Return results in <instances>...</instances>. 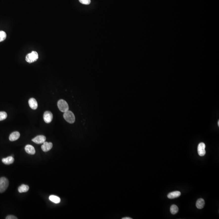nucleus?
Here are the masks:
<instances>
[{"mask_svg": "<svg viewBox=\"0 0 219 219\" xmlns=\"http://www.w3.org/2000/svg\"><path fill=\"white\" fill-rule=\"evenodd\" d=\"M29 187L28 185H21L18 188V190L19 193L26 192L29 190Z\"/></svg>", "mask_w": 219, "mask_h": 219, "instance_id": "obj_15", "label": "nucleus"}, {"mask_svg": "<svg viewBox=\"0 0 219 219\" xmlns=\"http://www.w3.org/2000/svg\"><path fill=\"white\" fill-rule=\"evenodd\" d=\"M29 103L31 108L33 110L37 109L38 107V103L36 99L33 98L30 99L29 101Z\"/></svg>", "mask_w": 219, "mask_h": 219, "instance_id": "obj_9", "label": "nucleus"}, {"mask_svg": "<svg viewBox=\"0 0 219 219\" xmlns=\"http://www.w3.org/2000/svg\"><path fill=\"white\" fill-rule=\"evenodd\" d=\"M79 2L82 4L88 5L90 4L91 2V0H79Z\"/></svg>", "mask_w": 219, "mask_h": 219, "instance_id": "obj_20", "label": "nucleus"}, {"mask_svg": "<svg viewBox=\"0 0 219 219\" xmlns=\"http://www.w3.org/2000/svg\"><path fill=\"white\" fill-rule=\"evenodd\" d=\"M6 219H17V217L12 215H9L6 217Z\"/></svg>", "mask_w": 219, "mask_h": 219, "instance_id": "obj_21", "label": "nucleus"}, {"mask_svg": "<svg viewBox=\"0 0 219 219\" xmlns=\"http://www.w3.org/2000/svg\"><path fill=\"white\" fill-rule=\"evenodd\" d=\"M58 107L60 111L62 113H65L69 111V105L66 101L63 99H60L58 101Z\"/></svg>", "mask_w": 219, "mask_h": 219, "instance_id": "obj_2", "label": "nucleus"}, {"mask_svg": "<svg viewBox=\"0 0 219 219\" xmlns=\"http://www.w3.org/2000/svg\"><path fill=\"white\" fill-rule=\"evenodd\" d=\"M52 146H53V144L52 142H45L43 143V145L41 146V149L43 151L47 152L51 149Z\"/></svg>", "mask_w": 219, "mask_h": 219, "instance_id": "obj_8", "label": "nucleus"}, {"mask_svg": "<svg viewBox=\"0 0 219 219\" xmlns=\"http://www.w3.org/2000/svg\"><path fill=\"white\" fill-rule=\"evenodd\" d=\"M3 163L6 165H10L13 164L14 161V159L12 156H9L6 158H3L2 160Z\"/></svg>", "mask_w": 219, "mask_h": 219, "instance_id": "obj_12", "label": "nucleus"}, {"mask_svg": "<svg viewBox=\"0 0 219 219\" xmlns=\"http://www.w3.org/2000/svg\"><path fill=\"white\" fill-rule=\"evenodd\" d=\"M63 117L65 120L70 123L72 124L75 122V115L71 111H68L64 113Z\"/></svg>", "mask_w": 219, "mask_h": 219, "instance_id": "obj_1", "label": "nucleus"}, {"mask_svg": "<svg viewBox=\"0 0 219 219\" xmlns=\"http://www.w3.org/2000/svg\"><path fill=\"white\" fill-rule=\"evenodd\" d=\"M9 182L8 180L5 178L3 177L0 178V193L4 192L8 187Z\"/></svg>", "mask_w": 219, "mask_h": 219, "instance_id": "obj_3", "label": "nucleus"}, {"mask_svg": "<svg viewBox=\"0 0 219 219\" xmlns=\"http://www.w3.org/2000/svg\"><path fill=\"white\" fill-rule=\"evenodd\" d=\"M205 201L203 199H199L196 203V207L199 209H203L205 206Z\"/></svg>", "mask_w": 219, "mask_h": 219, "instance_id": "obj_14", "label": "nucleus"}, {"mask_svg": "<svg viewBox=\"0 0 219 219\" xmlns=\"http://www.w3.org/2000/svg\"><path fill=\"white\" fill-rule=\"evenodd\" d=\"M7 117V115L6 112H0V121L5 120Z\"/></svg>", "mask_w": 219, "mask_h": 219, "instance_id": "obj_19", "label": "nucleus"}, {"mask_svg": "<svg viewBox=\"0 0 219 219\" xmlns=\"http://www.w3.org/2000/svg\"><path fill=\"white\" fill-rule=\"evenodd\" d=\"M217 124H218V126H219V121H218V122H217Z\"/></svg>", "mask_w": 219, "mask_h": 219, "instance_id": "obj_23", "label": "nucleus"}, {"mask_svg": "<svg viewBox=\"0 0 219 219\" xmlns=\"http://www.w3.org/2000/svg\"><path fill=\"white\" fill-rule=\"evenodd\" d=\"M6 33L3 31H0V42L5 40L6 38Z\"/></svg>", "mask_w": 219, "mask_h": 219, "instance_id": "obj_18", "label": "nucleus"}, {"mask_svg": "<svg viewBox=\"0 0 219 219\" xmlns=\"http://www.w3.org/2000/svg\"><path fill=\"white\" fill-rule=\"evenodd\" d=\"M170 212L172 214L174 215L178 212L179 208L177 205H172L170 208Z\"/></svg>", "mask_w": 219, "mask_h": 219, "instance_id": "obj_17", "label": "nucleus"}, {"mask_svg": "<svg viewBox=\"0 0 219 219\" xmlns=\"http://www.w3.org/2000/svg\"><path fill=\"white\" fill-rule=\"evenodd\" d=\"M20 137V134L18 132H14L10 135L9 139L11 141H14L17 140Z\"/></svg>", "mask_w": 219, "mask_h": 219, "instance_id": "obj_11", "label": "nucleus"}, {"mask_svg": "<svg viewBox=\"0 0 219 219\" xmlns=\"http://www.w3.org/2000/svg\"><path fill=\"white\" fill-rule=\"evenodd\" d=\"M46 140L45 136L43 135H39L32 139V141L37 144H41L45 142Z\"/></svg>", "mask_w": 219, "mask_h": 219, "instance_id": "obj_7", "label": "nucleus"}, {"mask_svg": "<svg viewBox=\"0 0 219 219\" xmlns=\"http://www.w3.org/2000/svg\"><path fill=\"white\" fill-rule=\"evenodd\" d=\"M53 116L51 112L47 111L44 113L43 118L44 121L47 123H49L51 122L53 119Z\"/></svg>", "mask_w": 219, "mask_h": 219, "instance_id": "obj_5", "label": "nucleus"}, {"mask_svg": "<svg viewBox=\"0 0 219 219\" xmlns=\"http://www.w3.org/2000/svg\"><path fill=\"white\" fill-rule=\"evenodd\" d=\"M38 59V54L35 51H33L28 54L26 56V61L30 63L36 61Z\"/></svg>", "mask_w": 219, "mask_h": 219, "instance_id": "obj_4", "label": "nucleus"}, {"mask_svg": "<svg viewBox=\"0 0 219 219\" xmlns=\"http://www.w3.org/2000/svg\"><path fill=\"white\" fill-rule=\"evenodd\" d=\"M25 150L27 154L30 155H34L35 153V150L34 147L29 144L26 146L25 147Z\"/></svg>", "mask_w": 219, "mask_h": 219, "instance_id": "obj_10", "label": "nucleus"}, {"mask_svg": "<svg viewBox=\"0 0 219 219\" xmlns=\"http://www.w3.org/2000/svg\"><path fill=\"white\" fill-rule=\"evenodd\" d=\"M122 219H132V218H130L129 217H125L122 218Z\"/></svg>", "mask_w": 219, "mask_h": 219, "instance_id": "obj_22", "label": "nucleus"}, {"mask_svg": "<svg viewBox=\"0 0 219 219\" xmlns=\"http://www.w3.org/2000/svg\"><path fill=\"white\" fill-rule=\"evenodd\" d=\"M205 144L203 142H201L198 146V152L199 156H203L206 154L205 151Z\"/></svg>", "mask_w": 219, "mask_h": 219, "instance_id": "obj_6", "label": "nucleus"}, {"mask_svg": "<svg viewBox=\"0 0 219 219\" xmlns=\"http://www.w3.org/2000/svg\"><path fill=\"white\" fill-rule=\"evenodd\" d=\"M49 200L55 204H58L60 202V198L54 195H50L49 197Z\"/></svg>", "mask_w": 219, "mask_h": 219, "instance_id": "obj_16", "label": "nucleus"}, {"mask_svg": "<svg viewBox=\"0 0 219 219\" xmlns=\"http://www.w3.org/2000/svg\"><path fill=\"white\" fill-rule=\"evenodd\" d=\"M181 193L179 191H174L170 193L168 195V198L170 199H174L178 198L180 196Z\"/></svg>", "mask_w": 219, "mask_h": 219, "instance_id": "obj_13", "label": "nucleus"}]
</instances>
